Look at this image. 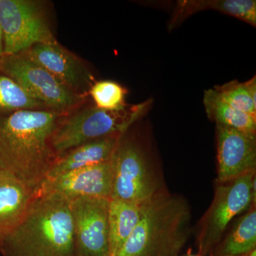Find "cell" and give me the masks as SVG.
<instances>
[{
	"instance_id": "ac0fdd59",
	"label": "cell",
	"mask_w": 256,
	"mask_h": 256,
	"mask_svg": "<svg viewBox=\"0 0 256 256\" xmlns=\"http://www.w3.org/2000/svg\"><path fill=\"white\" fill-rule=\"evenodd\" d=\"M203 102L207 116L216 126L256 134V117L229 106L218 97L214 88L205 90Z\"/></svg>"
},
{
	"instance_id": "9a60e30c",
	"label": "cell",
	"mask_w": 256,
	"mask_h": 256,
	"mask_svg": "<svg viewBox=\"0 0 256 256\" xmlns=\"http://www.w3.org/2000/svg\"><path fill=\"white\" fill-rule=\"evenodd\" d=\"M204 10H214L256 26V0H184L178 2L169 24L170 30L188 16Z\"/></svg>"
},
{
	"instance_id": "52a82bcc",
	"label": "cell",
	"mask_w": 256,
	"mask_h": 256,
	"mask_svg": "<svg viewBox=\"0 0 256 256\" xmlns=\"http://www.w3.org/2000/svg\"><path fill=\"white\" fill-rule=\"evenodd\" d=\"M0 72L47 109L58 114H64L82 100V96L69 90L46 69L22 53L4 55L0 60Z\"/></svg>"
},
{
	"instance_id": "3957f363",
	"label": "cell",
	"mask_w": 256,
	"mask_h": 256,
	"mask_svg": "<svg viewBox=\"0 0 256 256\" xmlns=\"http://www.w3.org/2000/svg\"><path fill=\"white\" fill-rule=\"evenodd\" d=\"M191 220L186 200L165 190L142 202L140 220L116 256H178L190 237Z\"/></svg>"
},
{
	"instance_id": "2e32d148",
	"label": "cell",
	"mask_w": 256,
	"mask_h": 256,
	"mask_svg": "<svg viewBox=\"0 0 256 256\" xmlns=\"http://www.w3.org/2000/svg\"><path fill=\"white\" fill-rule=\"evenodd\" d=\"M142 203L110 198L109 203V256H116L140 220Z\"/></svg>"
},
{
	"instance_id": "6da1fadb",
	"label": "cell",
	"mask_w": 256,
	"mask_h": 256,
	"mask_svg": "<svg viewBox=\"0 0 256 256\" xmlns=\"http://www.w3.org/2000/svg\"><path fill=\"white\" fill-rule=\"evenodd\" d=\"M62 116L26 109L1 118L0 168L38 191L56 159L50 140Z\"/></svg>"
},
{
	"instance_id": "30bf717a",
	"label": "cell",
	"mask_w": 256,
	"mask_h": 256,
	"mask_svg": "<svg viewBox=\"0 0 256 256\" xmlns=\"http://www.w3.org/2000/svg\"><path fill=\"white\" fill-rule=\"evenodd\" d=\"M22 53L77 95L88 92L94 82L86 66L57 42L38 44Z\"/></svg>"
},
{
	"instance_id": "ffe728a7",
	"label": "cell",
	"mask_w": 256,
	"mask_h": 256,
	"mask_svg": "<svg viewBox=\"0 0 256 256\" xmlns=\"http://www.w3.org/2000/svg\"><path fill=\"white\" fill-rule=\"evenodd\" d=\"M26 109L48 110L44 104L28 95L14 80L0 72V118Z\"/></svg>"
},
{
	"instance_id": "9c48e42d",
	"label": "cell",
	"mask_w": 256,
	"mask_h": 256,
	"mask_svg": "<svg viewBox=\"0 0 256 256\" xmlns=\"http://www.w3.org/2000/svg\"><path fill=\"white\" fill-rule=\"evenodd\" d=\"M109 203L108 198L70 200L76 256H109Z\"/></svg>"
},
{
	"instance_id": "7a4b0ae2",
	"label": "cell",
	"mask_w": 256,
	"mask_h": 256,
	"mask_svg": "<svg viewBox=\"0 0 256 256\" xmlns=\"http://www.w3.org/2000/svg\"><path fill=\"white\" fill-rule=\"evenodd\" d=\"M4 256H76L70 201L36 192L23 220L0 242Z\"/></svg>"
},
{
	"instance_id": "ba28073f",
	"label": "cell",
	"mask_w": 256,
	"mask_h": 256,
	"mask_svg": "<svg viewBox=\"0 0 256 256\" xmlns=\"http://www.w3.org/2000/svg\"><path fill=\"white\" fill-rule=\"evenodd\" d=\"M0 26L4 55L22 53L38 44L56 42L42 3L32 0H0Z\"/></svg>"
},
{
	"instance_id": "cb8c5ba5",
	"label": "cell",
	"mask_w": 256,
	"mask_h": 256,
	"mask_svg": "<svg viewBox=\"0 0 256 256\" xmlns=\"http://www.w3.org/2000/svg\"><path fill=\"white\" fill-rule=\"evenodd\" d=\"M185 256H200V255H192V254H188V255Z\"/></svg>"
},
{
	"instance_id": "44dd1931",
	"label": "cell",
	"mask_w": 256,
	"mask_h": 256,
	"mask_svg": "<svg viewBox=\"0 0 256 256\" xmlns=\"http://www.w3.org/2000/svg\"><path fill=\"white\" fill-rule=\"evenodd\" d=\"M96 107L108 111H120L128 108L126 102L127 90L112 80L94 82L89 89Z\"/></svg>"
},
{
	"instance_id": "5b68a950",
	"label": "cell",
	"mask_w": 256,
	"mask_h": 256,
	"mask_svg": "<svg viewBox=\"0 0 256 256\" xmlns=\"http://www.w3.org/2000/svg\"><path fill=\"white\" fill-rule=\"evenodd\" d=\"M256 171L225 182H216L214 195L196 232L198 255L210 256L229 224L256 204Z\"/></svg>"
},
{
	"instance_id": "e0dca14e",
	"label": "cell",
	"mask_w": 256,
	"mask_h": 256,
	"mask_svg": "<svg viewBox=\"0 0 256 256\" xmlns=\"http://www.w3.org/2000/svg\"><path fill=\"white\" fill-rule=\"evenodd\" d=\"M256 250V206L250 208L236 220L230 230L224 234L210 256L242 255Z\"/></svg>"
},
{
	"instance_id": "d6986e66",
	"label": "cell",
	"mask_w": 256,
	"mask_h": 256,
	"mask_svg": "<svg viewBox=\"0 0 256 256\" xmlns=\"http://www.w3.org/2000/svg\"><path fill=\"white\" fill-rule=\"evenodd\" d=\"M218 97L237 110L256 117V77L246 82L238 80L216 86Z\"/></svg>"
},
{
	"instance_id": "8fae6325",
	"label": "cell",
	"mask_w": 256,
	"mask_h": 256,
	"mask_svg": "<svg viewBox=\"0 0 256 256\" xmlns=\"http://www.w3.org/2000/svg\"><path fill=\"white\" fill-rule=\"evenodd\" d=\"M217 178L230 181L256 169V134L216 126Z\"/></svg>"
},
{
	"instance_id": "7c38bea8",
	"label": "cell",
	"mask_w": 256,
	"mask_h": 256,
	"mask_svg": "<svg viewBox=\"0 0 256 256\" xmlns=\"http://www.w3.org/2000/svg\"><path fill=\"white\" fill-rule=\"evenodd\" d=\"M112 175L111 158L106 162L87 166L46 182L36 192L56 194L69 201L78 198L110 200Z\"/></svg>"
},
{
	"instance_id": "5bb4252c",
	"label": "cell",
	"mask_w": 256,
	"mask_h": 256,
	"mask_svg": "<svg viewBox=\"0 0 256 256\" xmlns=\"http://www.w3.org/2000/svg\"><path fill=\"white\" fill-rule=\"evenodd\" d=\"M122 137L124 136H110L90 141L57 156L43 183L87 166L109 161Z\"/></svg>"
},
{
	"instance_id": "4fadbf2b",
	"label": "cell",
	"mask_w": 256,
	"mask_h": 256,
	"mask_svg": "<svg viewBox=\"0 0 256 256\" xmlns=\"http://www.w3.org/2000/svg\"><path fill=\"white\" fill-rule=\"evenodd\" d=\"M36 192L0 168V242L23 220Z\"/></svg>"
},
{
	"instance_id": "8992f818",
	"label": "cell",
	"mask_w": 256,
	"mask_h": 256,
	"mask_svg": "<svg viewBox=\"0 0 256 256\" xmlns=\"http://www.w3.org/2000/svg\"><path fill=\"white\" fill-rule=\"evenodd\" d=\"M111 198L142 203L166 190L146 150L136 141L121 138L112 156Z\"/></svg>"
},
{
	"instance_id": "277c9868",
	"label": "cell",
	"mask_w": 256,
	"mask_h": 256,
	"mask_svg": "<svg viewBox=\"0 0 256 256\" xmlns=\"http://www.w3.org/2000/svg\"><path fill=\"white\" fill-rule=\"evenodd\" d=\"M150 100L128 106L120 111L88 107L60 120L52 134L50 144L60 156L79 146L110 136H124L148 110Z\"/></svg>"
},
{
	"instance_id": "603a6c76",
	"label": "cell",
	"mask_w": 256,
	"mask_h": 256,
	"mask_svg": "<svg viewBox=\"0 0 256 256\" xmlns=\"http://www.w3.org/2000/svg\"><path fill=\"white\" fill-rule=\"evenodd\" d=\"M218 256H256V250H252V252H248V254H242V255H225Z\"/></svg>"
},
{
	"instance_id": "7402d4cb",
	"label": "cell",
	"mask_w": 256,
	"mask_h": 256,
	"mask_svg": "<svg viewBox=\"0 0 256 256\" xmlns=\"http://www.w3.org/2000/svg\"><path fill=\"white\" fill-rule=\"evenodd\" d=\"M4 56V42L2 30L0 26V60Z\"/></svg>"
}]
</instances>
